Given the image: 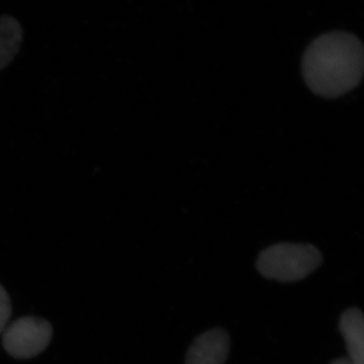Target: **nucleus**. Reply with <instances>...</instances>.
Returning <instances> with one entry per match:
<instances>
[{
    "instance_id": "20e7f679",
    "label": "nucleus",
    "mask_w": 364,
    "mask_h": 364,
    "mask_svg": "<svg viewBox=\"0 0 364 364\" xmlns=\"http://www.w3.org/2000/svg\"><path fill=\"white\" fill-rule=\"evenodd\" d=\"M230 344L229 334L224 329L208 330L193 340L186 353V364H225Z\"/></svg>"
},
{
    "instance_id": "423d86ee",
    "label": "nucleus",
    "mask_w": 364,
    "mask_h": 364,
    "mask_svg": "<svg viewBox=\"0 0 364 364\" xmlns=\"http://www.w3.org/2000/svg\"><path fill=\"white\" fill-rule=\"evenodd\" d=\"M23 31L11 16L0 18V70L11 63L20 48Z\"/></svg>"
},
{
    "instance_id": "f257e3e1",
    "label": "nucleus",
    "mask_w": 364,
    "mask_h": 364,
    "mask_svg": "<svg viewBox=\"0 0 364 364\" xmlns=\"http://www.w3.org/2000/svg\"><path fill=\"white\" fill-rule=\"evenodd\" d=\"M363 47L348 33H329L309 46L304 55L306 85L320 97H341L360 83L363 75Z\"/></svg>"
},
{
    "instance_id": "6e6552de",
    "label": "nucleus",
    "mask_w": 364,
    "mask_h": 364,
    "mask_svg": "<svg viewBox=\"0 0 364 364\" xmlns=\"http://www.w3.org/2000/svg\"><path fill=\"white\" fill-rule=\"evenodd\" d=\"M330 364H354L348 358H340L335 359Z\"/></svg>"
},
{
    "instance_id": "39448f33",
    "label": "nucleus",
    "mask_w": 364,
    "mask_h": 364,
    "mask_svg": "<svg viewBox=\"0 0 364 364\" xmlns=\"http://www.w3.org/2000/svg\"><path fill=\"white\" fill-rule=\"evenodd\" d=\"M339 329L346 345L348 358L354 364H364V320L360 309L345 311L339 321Z\"/></svg>"
},
{
    "instance_id": "0eeeda50",
    "label": "nucleus",
    "mask_w": 364,
    "mask_h": 364,
    "mask_svg": "<svg viewBox=\"0 0 364 364\" xmlns=\"http://www.w3.org/2000/svg\"><path fill=\"white\" fill-rule=\"evenodd\" d=\"M11 314V299L6 289L0 286V334L4 333L9 325V317Z\"/></svg>"
},
{
    "instance_id": "f03ea898",
    "label": "nucleus",
    "mask_w": 364,
    "mask_h": 364,
    "mask_svg": "<svg viewBox=\"0 0 364 364\" xmlns=\"http://www.w3.org/2000/svg\"><path fill=\"white\" fill-rule=\"evenodd\" d=\"M322 262L320 250L311 244L279 243L263 250L256 267L265 279L294 282L306 279Z\"/></svg>"
},
{
    "instance_id": "7ed1b4c3",
    "label": "nucleus",
    "mask_w": 364,
    "mask_h": 364,
    "mask_svg": "<svg viewBox=\"0 0 364 364\" xmlns=\"http://www.w3.org/2000/svg\"><path fill=\"white\" fill-rule=\"evenodd\" d=\"M51 325L43 318L25 317L7 325L2 344L9 355L18 359L35 358L51 341Z\"/></svg>"
}]
</instances>
